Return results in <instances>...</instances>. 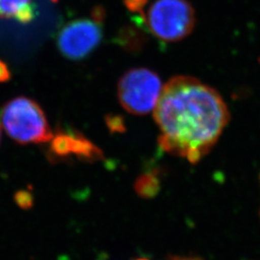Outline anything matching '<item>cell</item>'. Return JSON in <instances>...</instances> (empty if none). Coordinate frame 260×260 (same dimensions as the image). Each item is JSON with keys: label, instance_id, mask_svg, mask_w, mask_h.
Instances as JSON below:
<instances>
[{"label": "cell", "instance_id": "obj_1", "mask_svg": "<svg viewBox=\"0 0 260 260\" xmlns=\"http://www.w3.org/2000/svg\"><path fill=\"white\" fill-rule=\"evenodd\" d=\"M154 120L161 149L195 164L215 146L230 121V113L213 88L180 75L163 86Z\"/></svg>", "mask_w": 260, "mask_h": 260}, {"label": "cell", "instance_id": "obj_2", "mask_svg": "<svg viewBox=\"0 0 260 260\" xmlns=\"http://www.w3.org/2000/svg\"><path fill=\"white\" fill-rule=\"evenodd\" d=\"M0 125L21 145L48 143L53 132L40 104L26 96H18L0 110Z\"/></svg>", "mask_w": 260, "mask_h": 260}, {"label": "cell", "instance_id": "obj_3", "mask_svg": "<svg viewBox=\"0 0 260 260\" xmlns=\"http://www.w3.org/2000/svg\"><path fill=\"white\" fill-rule=\"evenodd\" d=\"M140 17L158 40L174 43L191 34L196 24L195 10L187 0H154Z\"/></svg>", "mask_w": 260, "mask_h": 260}, {"label": "cell", "instance_id": "obj_4", "mask_svg": "<svg viewBox=\"0 0 260 260\" xmlns=\"http://www.w3.org/2000/svg\"><path fill=\"white\" fill-rule=\"evenodd\" d=\"M163 89L155 73L145 68L130 70L118 83V99L124 110L144 116L154 110Z\"/></svg>", "mask_w": 260, "mask_h": 260}, {"label": "cell", "instance_id": "obj_5", "mask_svg": "<svg viewBox=\"0 0 260 260\" xmlns=\"http://www.w3.org/2000/svg\"><path fill=\"white\" fill-rule=\"evenodd\" d=\"M103 18V10L96 9L90 18L75 19L66 24L57 37L61 54L74 61L90 55L102 42Z\"/></svg>", "mask_w": 260, "mask_h": 260}, {"label": "cell", "instance_id": "obj_6", "mask_svg": "<svg viewBox=\"0 0 260 260\" xmlns=\"http://www.w3.org/2000/svg\"><path fill=\"white\" fill-rule=\"evenodd\" d=\"M48 143L47 158L54 163L73 158L85 162H94L103 158L102 149L75 130L59 129Z\"/></svg>", "mask_w": 260, "mask_h": 260}, {"label": "cell", "instance_id": "obj_7", "mask_svg": "<svg viewBox=\"0 0 260 260\" xmlns=\"http://www.w3.org/2000/svg\"><path fill=\"white\" fill-rule=\"evenodd\" d=\"M34 18L31 0H0V19L18 20L28 23Z\"/></svg>", "mask_w": 260, "mask_h": 260}, {"label": "cell", "instance_id": "obj_8", "mask_svg": "<svg viewBox=\"0 0 260 260\" xmlns=\"http://www.w3.org/2000/svg\"><path fill=\"white\" fill-rule=\"evenodd\" d=\"M154 179L155 178L149 176H145L140 178L136 187L140 195H146L148 197L149 195H153L155 193V190L157 189L158 185L156 180Z\"/></svg>", "mask_w": 260, "mask_h": 260}, {"label": "cell", "instance_id": "obj_9", "mask_svg": "<svg viewBox=\"0 0 260 260\" xmlns=\"http://www.w3.org/2000/svg\"><path fill=\"white\" fill-rule=\"evenodd\" d=\"M15 202L22 209H29L33 205V196L27 190H19L15 194Z\"/></svg>", "mask_w": 260, "mask_h": 260}, {"label": "cell", "instance_id": "obj_10", "mask_svg": "<svg viewBox=\"0 0 260 260\" xmlns=\"http://www.w3.org/2000/svg\"><path fill=\"white\" fill-rule=\"evenodd\" d=\"M12 78V74L8 65L0 59V83L8 82Z\"/></svg>", "mask_w": 260, "mask_h": 260}, {"label": "cell", "instance_id": "obj_11", "mask_svg": "<svg viewBox=\"0 0 260 260\" xmlns=\"http://www.w3.org/2000/svg\"><path fill=\"white\" fill-rule=\"evenodd\" d=\"M169 260H202L200 258H196V257H173Z\"/></svg>", "mask_w": 260, "mask_h": 260}, {"label": "cell", "instance_id": "obj_12", "mask_svg": "<svg viewBox=\"0 0 260 260\" xmlns=\"http://www.w3.org/2000/svg\"><path fill=\"white\" fill-rule=\"evenodd\" d=\"M0 142H1V125H0Z\"/></svg>", "mask_w": 260, "mask_h": 260}]
</instances>
